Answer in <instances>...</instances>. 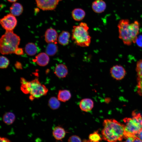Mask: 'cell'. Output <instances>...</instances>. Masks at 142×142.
I'll list each match as a JSON object with an SVG mask.
<instances>
[{
  "instance_id": "obj_21",
  "label": "cell",
  "mask_w": 142,
  "mask_h": 142,
  "mask_svg": "<svg viewBox=\"0 0 142 142\" xmlns=\"http://www.w3.org/2000/svg\"><path fill=\"white\" fill-rule=\"evenodd\" d=\"M25 52L28 55L32 56L35 55L37 51V48L36 45L34 43H29L26 45Z\"/></svg>"
},
{
  "instance_id": "obj_11",
  "label": "cell",
  "mask_w": 142,
  "mask_h": 142,
  "mask_svg": "<svg viewBox=\"0 0 142 142\" xmlns=\"http://www.w3.org/2000/svg\"><path fill=\"white\" fill-rule=\"evenodd\" d=\"M94 103L91 99L85 98L82 99L79 103V106L83 111L88 112L91 111L93 108Z\"/></svg>"
},
{
  "instance_id": "obj_13",
  "label": "cell",
  "mask_w": 142,
  "mask_h": 142,
  "mask_svg": "<svg viewBox=\"0 0 142 142\" xmlns=\"http://www.w3.org/2000/svg\"><path fill=\"white\" fill-rule=\"evenodd\" d=\"M92 9L94 12L100 13L105 10L106 5L103 0H95L92 3Z\"/></svg>"
},
{
  "instance_id": "obj_32",
  "label": "cell",
  "mask_w": 142,
  "mask_h": 142,
  "mask_svg": "<svg viewBox=\"0 0 142 142\" xmlns=\"http://www.w3.org/2000/svg\"><path fill=\"white\" fill-rule=\"evenodd\" d=\"M134 138L131 137H128L125 138L126 140L122 142H133Z\"/></svg>"
},
{
  "instance_id": "obj_35",
  "label": "cell",
  "mask_w": 142,
  "mask_h": 142,
  "mask_svg": "<svg viewBox=\"0 0 142 142\" xmlns=\"http://www.w3.org/2000/svg\"><path fill=\"white\" fill-rule=\"evenodd\" d=\"M8 2H13L14 3L16 2L17 0H7Z\"/></svg>"
},
{
  "instance_id": "obj_30",
  "label": "cell",
  "mask_w": 142,
  "mask_h": 142,
  "mask_svg": "<svg viewBox=\"0 0 142 142\" xmlns=\"http://www.w3.org/2000/svg\"><path fill=\"white\" fill-rule=\"evenodd\" d=\"M14 53L17 55H22L23 54V51L22 48H18L15 50Z\"/></svg>"
},
{
  "instance_id": "obj_17",
  "label": "cell",
  "mask_w": 142,
  "mask_h": 142,
  "mask_svg": "<svg viewBox=\"0 0 142 142\" xmlns=\"http://www.w3.org/2000/svg\"><path fill=\"white\" fill-rule=\"evenodd\" d=\"M72 15L73 19L76 21H80L82 20L85 16V13L82 9L76 8L72 11Z\"/></svg>"
},
{
  "instance_id": "obj_18",
  "label": "cell",
  "mask_w": 142,
  "mask_h": 142,
  "mask_svg": "<svg viewBox=\"0 0 142 142\" xmlns=\"http://www.w3.org/2000/svg\"><path fill=\"white\" fill-rule=\"evenodd\" d=\"M23 11L22 6L18 3H14L10 8L11 13L15 16H20L22 14Z\"/></svg>"
},
{
  "instance_id": "obj_5",
  "label": "cell",
  "mask_w": 142,
  "mask_h": 142,
  "mask_svg": "<svg viewBox=\"0 0 142 142\" xmlns=\"http://www.w3.org/2000/svg\"><path fill=\"white\" fill-rule=\"evenodd\" d=\"M20 40L19 36L13 30L6 31L0 39V51L2 54L14 53L18 48Z\"/></svg>"
},
{
  "instance_id": "obj_14",
  "label": "cell",
  "mask_w": 142,
  "mask_h": 142,
  "mask_svg": "<svg viewBox=\"0 0 142 142\" xmlns=\"http://www.w3.org/2000/svg\"><path fill=\"white\" fill-rule=\"evenodd\" d=\"M49 58L46 53L42 52L39 53L36 57V62L39 65L44 66L48 63Z\"/></svg>"
},
{
  "instance_id": "obj_1",
  "label": "cell",
  "mask_w": 142,
  "mask_h": 142,
  "mask_svg": "<svg viewBox=\"0 0 142 142\" xmlns=\"http://www.w3.org/2000/svg\"><path fill=\"white\" fill-rule=\"evenodd\" d=\"M102 131V138L108 142L121 141L125 138L124 125L113 119L104 120Z\"/></svg>"
},
{
  "instance_id": "obj_27",
  "label": "cell",
  "mask_w": 142,
  "mask_h": 142,
  "mask_svg": "<svg viewBox=\"0 0 142 142\" xmlns=\"http://www.w3.org/2000/svg\"><path fill=\"white\" fill-rule=\"evenodd\" d=\"M136 70L138 76H142V59L137 62Z\"/></svg>"
},
{
  "instance_id": "obj_16",
  "label": "cell",
  "mask_w": 142,
  "mask_h": 142,
  "mask_svg": "<svg viewBox=\"0 0 142 142\" xmlns=\"http://www.w3.org/2000/svg\"><path fill=\"white\" fill-rule=\"evenodd\" d=\"M70 37V34L69 32L63 31L59 34L58 38L59 43L64 46L67 45L69 43Z\"/></svg>"
},
{
  "instance_id": "obj_8",
  "label": "cell",
  "mask_w": 142,
  "mask_h": 142,
  "mask_svg": "<svg viewBox=\"0 0 142 142\" xmlns=\"http://www.w3.org/2000/svg\"><path fill=\"white\" fill-rule=\"evenodd\" d=\"M37 6L43 11L52 10L58 4L59 0H36Z\"/></svg>"
},
{
  "instance_id": "obj_6",
  "label": "cell",
  "mask_w": 142,
  "mask_h": 142,
  "mask_svg": "<svg viewBox=\"0 0 142 142\" xmlns=\"http://www.w3.org/2000/svg\"><path fill=\"white\" fill-rule=\"evenodd\" d=\"M133 115L132 118H126L123 120L125 123V139L128 137L135 138L137 136L136 135L142 129V116L141 114H136L133 112Z\"/></svg>"
},
{
  "instance_id": "obj_15",
  "label": "cell",
  "mask_w": 142,
  "mask_h": 142,
  "mask_svg": "<svg viewBox=\"0 0 142 142\" xmlns=\"http://www.w3.org/2000/svg\"><path fill=\"white\" fill-rule=\"evenodd\" d=\"M65 134L66 132L64 129L61 126H56L53 129V135L57 140H61L65 137Z\"/></svg>"
},
{
  "instance_id": "obj_10",
  "label": "cell",
  "mask_w": 142,
  "mask_h": 142,
  "mask_svg": "<svg viewBox=\"0 0 142 142\" xmlns=\"http://www.w3.org/2000/svg\"><path fill=\"white\" fill-rule=\"evenodd\" d=\"M44 36L45 40L47 43L57 44L58 34L55 29L52 28L48 29L45 32Z\"/></svg>"
},
{
  "instance_id": "obj_7",
  "label": "cell",
  "mask_w": 142,
  "mask_h": 142,
  "mask_svg": "<svg viewBox=\"0 0 142 142\" xmlns=\"http://www.w3.org/2000/svg\"><path fill=\"white\" fill-rule=\"evenodd\" d=\"M0 24L6 31H12L16 27L17 21L15 16L9 13L0 19Z\"/></svg>"
},
{
  "instance_id": "obj_29",
  "label": "cell",
  "mask_w": 142,
  "mask_h": 142,
  "mask_svg": "<svg viewBox=\"0 0 142 142\" xmlns=\"http://www.w3.org/2000/svg\"><path fill=\"white\" fill-rule=\"evenodd\" d=\"M135 43L138 46L142 47V35L138 36Z\"/></svg>"
},
{
  "instance_id": "obj_20",
  "label": "cell",
  "mask_w": 142,
  "mask_h": 142,
  "mask_svg": "<svg viewBox=\"0 0 142 142\" xmlns=\"http://www.w3.org/2000/svg\"><path fill=\"white\" fill-rule=\"evenodd\" d=\"M15 114L11 112H6L3 115L2 119L4 122L7 125L12 124L15 120Z\"/></svg>"
},
{
  "instance_id": "obj_24",
  "label": "cell",
  "mask_w": 142,
  "mask_h": 142,
  "mask_svg": "<svg viewBox=\"0 0 142 142\" xmlns=\"http://www.w3.org/2000/svg\"><path fill=\"white\" fill-rule=\"evenodd\" d=\"M89 140L84 141V142H100L102 140L101 137L97 131H95L90 134Z\"/></svg>"
},
{
  "instance_id": "obj_26",
  "label": "cell",
  "mask_w": 142,
  "mask_h": 142,
  "mask_svg": "<svg viewBox=\"0 0 142 142\" xmlns=\"http://www.w3.org/2000/svg\"><path fill=\"white\" fill-rule=\"evenodd\" d=\"M137 92L142 96V76H138L137 78Z\"/></svg>"
},
{
  "instance_id": "obj_4",
  "label": "cell",
  "mask_w": 142,
  "mask_h": 142,
  "mask_svg": "<svg viewBox=\"0 0 142 142\" xmlns=\"http://www.w3.org/2000/svg\"><path fill=\"white\" fill-rule=\"evenodd\" d=\"M89 29L88 26L85 22H81L78 26H73L72 39L75 44L82 47L90 45L91 37L89 34Z\"/></svg>"
},
{
  "instance_id": "obj_31",
  "label": "cell",
  "mask_w": 142,
  "mask_h": 142,
  "mask_svg": "<svg viewBox=\"0 0 142 142\" xmlns=\"http://www.w3.org/2000/svg\"><path fill=\"white\" fill-rule=\"evenodd\" d=\"M0 142H11L8 138L4 137H0Z\"/></svg>"
},
{
  "instance_id": "obj_25",
  "label": "cell",
  "mask_w": 142,
  "mask_h": 142,
  "mask_svg": "<svg viewBox=\"0 0 142 142\" xmlns=\"http://www.w3.org/2000/svg\"><path fill=\"white\" fill-rule=\"evenodd\" d=\"M9 62L7 58L3 56L0 57V68L2 69L6 68L9 65Z\"/></svg>"
},
{
  "instance_id": "obj_33",
  "label": "cell",
  "mask_w": 142,
  "mask_h": 142,
  "mask_svg": "<svg viewBox=\"0 0 142 142\" xmlns=\"http://www.w3.org/2000/svg\"><path fill=\"white\" fill-rule=\"evenodd\" d=\"M137 135V137L142 140V129L139 131Z\"/></svg>"
},
{
  "instance_id": "obj_23",
  "label": "cell",
  "mask_w": 142,
  "mask_h": 142,
  "mask_svg": "<svg viewBox=\"0 0 142 142\" xmlns=\"http://www.w3.org/2000/svg\"><path fill=\"white\" fill-rule=\"evenodd\" d=\"M48 105L52 109H57L60 106V101L57 98L55 97H52L48 100Z\"/></svg>"
},
{
  "instance_id": "obj_3",
  "label": "cell",
  "mask_w": 142,
  "mask_h": 142,
  "mask_svg": "<svg viewBox=\"0 0 142 142\" xmlns=\"http://www.w3.org/2000/svg\"><path fill=\"white\" fill-rule=\"evenodd\" d=\"M21 90L25 94H29L31 100L46 95L48 92V88L40 82L37 78L30 81L21 78Z\"/></svg>"
},
{
  "instance_id": "obj_19",
  "label": "cell",
  "mask_w": 142,
  "mask_h": 142,
  "mask_svg": "<svg viewBox=\"0 0 142 142\" xmlns=\"http://www.w3.org/2000/svg\"><path fill=\"white\" fill-rule=\"evenodd\" d=\"M71 94L70 92L67 90H60L59 91L57 98L60 101L65 102L71 98Z\"/></svg>"
},
{
  "instance_id": "obj_36",
  "label": "cell",
  "mask_w": 142,
  "mask_h": 142,
  "mask_svg": "<svg viewBox=\"0 0 142 142\" xmlns=\"http://www.w3.org/2000/svg\"><path fill=\"white\" fill-rule=\"evenodd\" d=\"M62 0H59V1H62Z\"/></svg>"
},
{
  "instance_id": "obj_2",
  "label": "cell",
  "mask_w": 142,
  "mask_h": 142,
  "mask_svg": "<svg viewBox=\"0 0 142 142\" xmlns=\"http://www.w3.org/2000/svg\"><path fill=\"white\" fill-rule=\"evenodd\" d=\"M139 24L136 21L130 23L128 20H121L118 24L119 37L124 43L129 45L135 43L139 33Z\"/></svg>"
},
{
  "instance_id": "obj_12",
  "label": "cell",
  "mask_w": 142,
  "mask_h": 142,
  "mask_svg": "<svg viewBox=\"0 0 142 142\" xmlns=\"http://www.w3.org/2000/svg\"><path fill=\"white\" fill-rule=\"evenodd\" d=\"M54 73L58 78H65L68 73V70L66 65L63 64H58L55 67Z\"/></svg>"
},
{
  "instance_id": "obj_22",
  "label": "cell",
  "mask_w": 142,
  "mask_h": 142,
  "mask_svg": "<svg viewBox=\"0 0 142 142\" xmlns=\"http://www.w3.org/2000/svg\"><path fill=\"white\" fill-rule=\"evenodd\" d=\"M58 50V47L56 44L50 43L46 47L45 52L48 55L52 56L55 54Z\"/></svg>"
},
{
  "instance_id": "obj_28",
  "label": "cell",
  "mask_w": 142,
  "mask_h": 142,
  "mask_svg": "<svg viewBox=\"0 0 142 142\" xmlns=\"http://www.w3.org/2000/svg\"><path fill=\"white\" fill-rule=\"evenodd\" d=\"M68 142H82L80 138L76 135L72 136L68 140Z\"/></svg>"
},
{
  "instance_id": "obj_34",
  "label": "cell",
  "mask_w": 142,
  "mask_h": 142,
  "mask_svg": "<svg viewBox=\"0 0 142 142\" xmlns=\"http://www.w3.org/2000/svg\"><path fill=\"white\" fill-rule=\"evenodd\" d=\"M133 142H142V140L136 136L134 138Z\"/></svg>"
},
{
  "instance_id": "obj_9",
  "label": "cell",
  "mask_w": 142,
  "mask_h": 142,
  "mask_svg": "<svg viewBox=\"0 0 142 142\" xmlns=\"http://www.w3.org/2000/svg\"><path fill=\"white\" fill-rule=\"evenodd\" d=\"M110 73L112 77L117 80H121L123 78L126 74L124 68L119 65L112 67L110 69Z\"/></svg>"
}]
</instances>
